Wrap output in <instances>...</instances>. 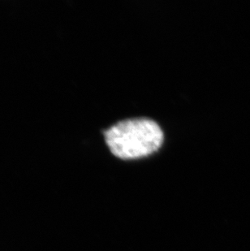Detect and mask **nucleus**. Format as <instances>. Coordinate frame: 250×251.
I'll return each mask as SVG.
<instances>
[{"label":"nucleus","mask_w":250,"mask_h":251,"mask_svg":"<svg viewBox=\"0 0 250 251\" xmlns=\"http://www.w3.org/2000/svg\"><path fill=\"white\" fill-rule=\"evenodd\" d=\"M104 136L111 153L124 160L149 156L158 151L163 142L160 126L148 118L120 121L105 131Z\"/></svg>","instance_id":"1"}]
</instances>
